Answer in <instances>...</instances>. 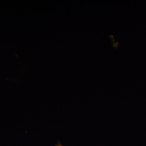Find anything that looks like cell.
Returning <instances> with one entry per match:
<instances>
[{"label": "cell", "mask_w": 146, "mask_h": 146, "mask_svg": "<svg viewBox=\"0 0 146 146\" xmlns=\"http://www.w3.org/2000/svg\"><path fill=\"white\" fill-rule=\"evenodd\" d=\"M56 146H62V145H61V143H58V144H56Z\"/></svg>", "instance_id": "6da1fadb"}]
</instances>
